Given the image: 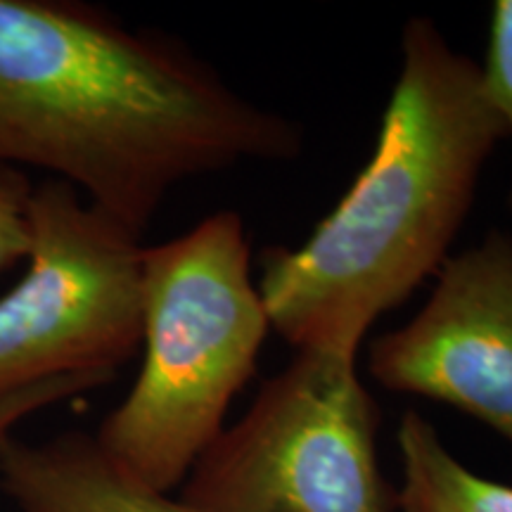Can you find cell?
<instances>
[{
    "instance_id": "52a82bcc",
    "label": "cell",
    "mask_w": 512,
    "mask_h": 512,
    "mask_svg": "<svg viewBox=\"0 0 512 512\" xmlns=\"http://www.w3.org/2000/svg\"><path fill=\"white\" fill-rule=\"evenodd\" d=\"M0 491L19 512H197L119 472L93 434L0 444Z\"/></svg>"
},
{
    "instance_id": "ba28073f",
    "label": "cell",
    "mask_w": 512,
    "mask_h": 512,
    "mask_svg": "<svg viewBox=\"0 0 512 512\" xmlns=\"http://www.w3.org/2000/svg\"><path fill=\"white\" fill-rule=\"evenodd\" d=\"M396 444L401 456L399 512H512V486L460 463L422 413H403Z\"/></svg>"
},
{
    "instance_id": "3957f363",
    "label": "cell",
    "mask_w": 512,
    "mask_h": 512,
    "mask_svg": "<svg viewBox=\"0 0 512 512\" xmlns=\"http://www.w3.org/2000/svg\"><path fill=\"white\" fill-rule=\"evenodd\" d=\"M268 320L238 211H216L143 252V366L93 434L105 458L171 494L254 377Z\"/></svg>"
},
{
    "instance_id": "6da1fadb",
    "label": "cell",
    "mask_w": 512,
    "mask_h": 512,
    "mask_svg": "<svg viewBox=\"0 0 512 512\" xmlns=\"http://www.w3.org/2000/svg\"><path fill=\"white\" fill-rule=\"evenodd\" d=\"M302 152L297 121L176 38L76 0H0V169L48 171L143 238L181 183Z\"/></svg>"
},
{
    "instance_id": "7a4b0ae2",
    "label": "cell",
    "mask_w": 512,
    "mask_h": 512,
    "mask_svg": "<svg viewBox=\"0 0 512 512\" xmlns=\"http://www.w3.org/2000/svg\"><path fill=\"white\" fill-rule=\"evenodd\" d=\"M399 53L368 164L302 245L261 256L271 330L297 351L358 354L375 320L439 273L508 138L479 64L430 17L403 24Z\"/></svg>"
},
{
    "instance_id": "8992f818",
    "label": "cell",
    "mask_w": 512,
    "mask_h": 512,
    "mask_svg": "<svg viewBox=\"0 0 512 512\" xmlns=\"http://www.w3.org/2000/svg\"><path fill=\"white\" fill-rule=\"evenodd\" d=\"M368 373L389 392L472 415L512 446V235L491 230L448 256L425 306L370 342Z\"/></svg>"
},
{
    "instance_id": "7c38bea8",
    "label": "cell",
    "mask_w": 512,
    "mask_h": 512,
    "mask_svg": "<svg viewBox=\"0 0 512 512\" xmlns=\"http://www.w3.org/2000/svg\"><path fill=\"white\" fill-rule=\"evenodd\" d=\"M510 207H512V192H510Z\"/></svg>"
},
{
    "instance_id": "277c9868",
    "label": "cell",
    "mask_w": 512,
    "mask_h": 512,
    "mask_svg": "<svg viewBox=\"0 0 512 512\" xmlns=\"http://www.w3.org/2000/svg\"><path fill=\"white\" fill-rule=\"evenodd\" d=\"M358 354L302 349L181 484L197 512H399Z\"/></svg>"
},
{
    "instance_id": "9c48e42d",
    "label": "cell",
    "mask_w": 512,
    "mask_h": 512,
    "mask_svg": "<svg viewBox=\"0 0 512 512\" xmlns=\"http://www.w3.org/2000/svg\"><path fill=\"white\" fill-rule=\"evenodd\" d=\"M114 380V375H62L50 377L24 387L5 389L0 392V444L15 434V427L31 415L62 403L74 396L93 392Z\"/></svg>"
},
{
    "instance_id": "30bf717a",
    "label": "cell",
    "mask_w": 512,
    "mask_h": 512,
    "mask_svg": "<svg viewBox=\"0 0 512 512\" xmlns=\"http://www.w3.org/2000/svg\"><path fill=\"white\" fill-rule=\"evenodd\" d=\"M479 76L486 100L512 140V0H496L491 5L489 46Z\"/></svg>"
},
{
    "instance_id": "8fae6325",
    "label": "cell",
    "mask_w": 512,
    "mask_h": 512,
    "mask_svg": "<svg viewBox=\"0 0 512 512\" xmlns=\"http://www.w3.org/2000/svg\"><path fill=\"white\" fill-rule=\"evenodd\" d=\"M31 185L17 169H0V273L29 254Z\"/></svg>"
},
{
    "instance_id": "5b68a950",
    "label": "cell",
    "mask_w": 512,
    "mask_h": 512,
    "mask_svg": "<svg viewBox=\"0 0 512 512\" xmlns=\"http://www.w3.org/2000/svg\"><path fill=\"white\" fill-rule=\"evenodd\" d=\"M29 268L0 299V392L62 375H114L143 339L138 235L72 185L29 197Z\"/></svg>"
}]
</instances>
